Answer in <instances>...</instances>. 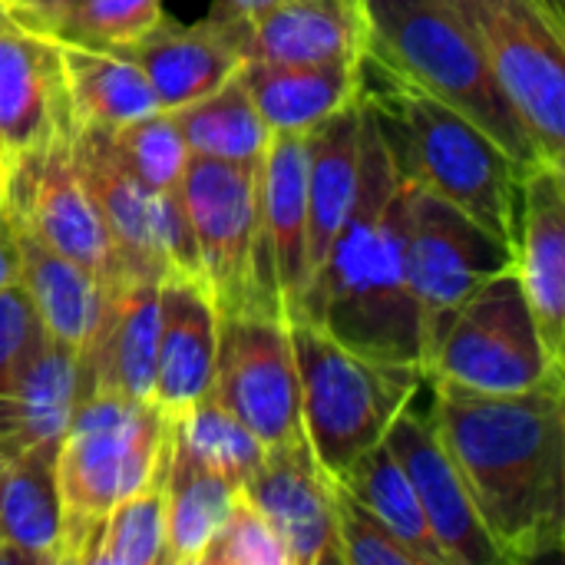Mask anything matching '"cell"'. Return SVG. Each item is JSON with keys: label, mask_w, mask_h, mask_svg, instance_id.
I'll use <instances>...</instances> for the list:
<instances>
[{"label": "cell", "mask_w": 565, "mask_h": 565, "mask_svg": "<svg viewBox=\"0 0 565 565\" xmlns=\"http://www.w3.org/2000/svg\"><path fill=\"white\" fill-rule=\"evenodd\" d=\"M430 420L500 563H536L565 536V374L523 394L430 381Z\"/></svg>", "instance_id": "6da1fadb"}, {"label": "cell", "mask_w": 565, "mask_h": 565, "mask_svg": "<svg viewBox=\"0 0 565 565\" xmlns=\"http://www.w3.org/2000/svg\"><path fill=\"white\" fill-rule=\"evenodd\" d=\"M166 477L116 503L96 526L79 565H162Z\"/></svg>", "instance_id": "d6a6232c"}, {"label": "cell", "mask_w": 565, "mask_h": 565, "mask_svg": "<svg viewBox=\"0 0 565 565\" xmlns=\"http://www.w3.org/2000/svg\"><path fill=\"white\" fill-rule=\"evenodd\" d=\"M556 374L565 364L550 358L513 265L467 298L427 361V381L477 394H523Z\"/></svg>", "instance_id": "9c48e42d"}, {"label": "cell", "mask_w": 565, "mask_h": 565, "mask_svg": "<svg viewBox=\"0 0 565 565\" xmlns=\"http://www.w3.org/2000/svg\"><path fill=\"white\" fill-rule=\"evenodd\" d=\"M106 149L116 162L156 195H172L189 162V146L172 119V113L156 109L116 129H99Z\"/></svg>", "instance_id": "836d02e7"}, {"label": "cell", "mask_w": 565, "mask_h": 565, "mask_svg": "<svg viewBox=\"0 0 565 565\" xmlns=\"http://www.w3.org/2000/svg\"><path fill=\"white\" fill-rule=\"evenodd\" d=\"M242 493L265 513L288 550L291 565H341L338 483L298 437L268 447Z\"/></svg>", "instance_id": "9a60e30c"}, {"label": "cell", "mask_w": 565, "mask_h": 565, "mask_svg": "<svg viewBox=\"0 0 565 565\" xmlns=\"http://www.w3.org/2000/svg\"><path fill=\"white\" fill-rule=\"evenodd\" d=\"M209 397L235 414L265 450L305 437L298 364L281 315L242 311L222 318Z\"/></svg>", "instance_id": "8fae6325"}, {"label": "cell", "mask_w": 565, "mask_h": 565, "mask_svg": "<svg viewBox=\"0 0 565 565\" xmlns=\"http://www.w3.org/2000/svg\"><path fill=\"white\" fill-rule=\"evenodd\" d=\"M222 311L199 275L172 271L159 281V341L152 404L172 420L209 397L215 377Z\"/></svg>", "instance_id": "ac0fdd59"}, {"label": "cell", "mask_w": 565, "mask_h": 565, "mask_svg": "<svg viewBox=\"0 0 565 565\" xmlns=\"http://www.w3.org/2000/svg\"><path fill=\"white\" fill-rule=\"evenodd\" d=\"M175 202L189 228L195 271L222 318L242 311L281 315L262 248L258 162L189 156Z\"/></svg>", "instance_id": "52a82bcc"}, {"label": "cell", "mask_w": 565, "mask_h": 565, "mask_svg": "<svg viewBox=\"0 0 565 565\" xmlns=\"http://www.w3.org/2000/svg\"><path fill=\"white\" fill-rule=\"evenodd\" d=\"M358 99L407 179L513 245L523 169L480 126L401 79L371 53L358 60Z\"/></svg>", "instance_id": "3957f363"}, {"label": "cell", "mask_w": 565, "mask_h": 565, "mask_svg": "<svg viewBox=\"0 0 565 565\" xmlns=\"http://www.w3.org/2000/svg\"><path fill=\"white\" fill-rule=\"evenodd\" d=\"M308 132H268L258 162L262 248L285 321L298 318L308 288Z\"/></svg>", "instance_id": "44dd1931"}, {"label": "cell", "mask_w": 565, "mask_h": 565, "mask_svg": "<svg viewBox=\"0 0 565 565\" xmlns=\"http://www.w3.org/2000/svg\"><path fill=\"white\" fill-rule=\"evenodd\" d=\"M358 60L311 66L245 63L242 83L268 132H311L358 99Z\"/></svg>", "instance_id": "83f0119b"}, {"label": "cell", "mask_w": 565, "mask_h": 565, "mask_svg": "<svg viewBox=\"0 0 565 565\" xmlns=\"http://www.w3.org/2000/svg\"><path fill=\"white\" fill-rule=\"evenodd\" d=\"M172 447L195 460L199 467L225 477L238 490L255 473V467L265 457L262 440L235 417L228 414L215 397H202L185 414L172 417Z\"/></svg>", "instance_id": "1f68e13d"}, {"label": "cell", "mask_w": 565, "mask_h": 565, "mask_svg": "<svg viewBox=\"0 0 565 565\" xmlns=\"http://www.w3.org/2000/svg\"><path fill=\"white\" fill-rule=\"evenodd\" d=\"M172 119L189 146V156L225 162H262L268 129L242 83V73L195 103L172 109Z\"/></svg>", "instance_id": "4dcf8cb0"}, {"label": "cell", "mask_w": 565, "mask_h": 565, "mask_svg": "<svg viewBox=\"0 0 565 565\" xmlns=\"http://www.w3.org/2000/svg\"><path fill=\"white\" fill-rule=\"evenodd\" d=\"M13 242H17V281L23 285L43 324V334L60 348L73 351L76 358H83L103 315L106 278L46 248L36 235H30L20 225H13Z\"/></svg>", "instance_id": "cb8c5ba5"}, {"label": "cell", "mask_w": 565, "mask_h": 565, "mask_svg": "<svg viewBox=\"0 0 565 565\" xmlns=\"http://www.w3.org/2000/svg\"><path fill=\"white\" fill-rule=\"evenodd\" d=\"M0 543L13 563L63 565L56 444L0 460Z\"/></svg>", "instance_id": "4316f807"}, {"label": "cell", "mask_w": 565, "mask_h": 565, "mask_svg": "<svg viewBox=\"0 0 565 565\" xmlns=\"http://www.w3.org/2000/svg\"><path fill=\"white\" fill-rule=\"evenodd\" d=\"M83 397V364L43 338L20 377L0 391V460L40 444H56Z\"/></svg>", "instance_id": "d4e9b609"}, {"label": "cell", "mask_w": 565, "mask_h": 565, "mask_svg": "<svg viewBox=\"0 0 565 565\" xmlns=\"http://www.w3.org/2000/svg\"><path fill=\"white\" fill-rule=\"evenodd\" d=\"M546 162L565 166V26L559 0H447Z\"/></svg>", "instance_id": "ba28073f"}, {"label": "cell", "mask_w": 565, "mask_h": 565, "mask_svg": "<svg viewBox=\"0 0 565 565\" xmlns=\"http://www.w3.org/2000/svg\"><path fill=\"white\" fill-rule=\"evenodd\" d=\"M407 192L411 179L401 172L364 109L354 209L321 271L308 285L298 318L321 324L358 354L424 371L420 311L407 281L404 255Z\"/></svg>", "instance_id": "7a4b0ae2"}, {"label": "cell", "mask_w": 565, "mask_h": 565, "mask_svg": "<svg viewBox=\"0 0 565 565\" xmlns=\"http://www.w3.org/2000/svg\"><path fill=\"white\" fill-rule=\"evenodd\" d=\"M384 444L404 467L420 500L427 530L447 565H497L500 556L477 516L470 490L444 447L430 411L420 414L411 404L391 424Z\"/></svg>", "instance_id": "2e32d148"}, {"label": "cell", "mask_w": 565, "mask_h": 565, "mask_svg": "<svg viewBox=\"0 0 565 565\" xmlns=\"http://www.w3.org/2000/svg\"><path fill=\"white\" fill-rule=\"evenodd\" d=\"M70 129H116L159 109L142 70L113 46L56 40Z\"/></svg>", "instance_id": "484cf974"}, {"label": "cell", "mask_w": 565, "mask_h": 565, "mask_svg": "<svg viewBox=\"0 0 565 565\" xmlns=\"http://www.w3.org/2000/svg\"><path fill=\"white\" fill-rule=\"evenodd\" d=\"M70 132L56 43L0 0V182Z\"/></svg>", "instance_id": "5bb4252c"}, {"label": "cell", "mask_w": 565, "mask_h": 565, "mask_svg": "<svg viewBox=\"0 0 565 565\" xmlns=\"http://www.w3.org/2000/svg\"><path fill=\"white\" fill-rule=\"evenodd\" d=\"M43 324L20 281L0 288V391H7L43 344Z\"/></svg>", "instance_id": "74e56055"}, {"label": "cell", "mask_w": 565, "mask_h": 565, "mask_svg": "<svg viewBox=\"0 0 565 565\" xmlns=\"http://www.w3.org/2000/svg\"><path fill=\"white\" fill-rule=\"evenodd\" d=\"M271 3H278V0H212V17H218V20H248V17L262 13Z\"/></svg>", "instance_id": "60d3db41"}, {"label": "cell", "mask_w": 565, "mask_h": 565, "mask_svg": "<svg viewBox=\"0 0 565 565\" xmlns=\"http://www.w3.org/2000/svg\"><path fill=\"white\" fill-rule=\"evenodd\" d=\"M338 550L341 565H424L377 516L338 487Z\"/></svg>", "instance_id": "8d00e7d4"}, {"label": "cell", "mask_w": 565, "mask_h": 565, "mask_svg": "<svg viewBox=\"0 0 565 565\" xmlns=\"http://www.w3.org/2000/svg\"><path fill=\"white\" fill-rule=\"evenodd\" d=\"M162 17V0H66L46 20L43 33L89 46H122Z\"/></svg>", "instance_id": "e575fe53"}, {"label": "cell", "mask_w": 565, "mask_h": 565, "mask_svg": "<svg viewBox=\"0 0 565 565\" xmlns=\"http://www.w3.org/2000/svg\"><path fill=\"white\" fill-rule=\"evenodd\" d=\"M361 146L364 106L358 99L308 132V285L321 271L354 209L361 182Z\"/></svg>", "instance_id": "603a6c76"}, {"label": "cell", "mask_w": 565, "mask_h": 565, "mask_svg": "<svg viewBox=\"0 0 565 565\" xmlns=\"http://www.w3.org/2000/svg\"><path fill=\"white\" fill-rule=\"evenodd\" d=\"M17 281V242H13V225L7 215H0V288Z\"/></svg>", "instance_id": "ab89813d"}, {"label": "cell", "mask_w": 565, "mask_h": 565, "mask_svg": "<svg viewBox=\"0 0 565 565\" xmlns=\"http://www.w3.org/2000/svg\"><path fill=\"white\" fill-rule=\"evenodd\" d=\"M159 341V281L116 275L106 281L99 324L79 358L83 394L152 401Z\"/></svg>", "instance_id": "d6986e66"}, {"label": "cell", "mask_w": 565, "mask_h": 565, "mask_svg": "<svg viewBox=\"0 0 565 565\" xmlns=\"http://www.w3.org/2000/svg\"><path fill=\"white\" fill-rule=\"evenodd\" d=\"M235 23L245 63L311 66L358 60L364 53L358 0H278Z\"/></svg>", "instance_id": "7402d4cb"}, {"label": "cell", "mask_w": 565, "mask_h": 565, "mask_svg": "<svg viewBox=\"0 0 565 565\" xmlns=\"http://www.w3.org/2000/svg\"><path fill=\"white\" fill-rule=\"evenodd\" d=\"M23 23H30V26H36V30H43L46 26V20L66 3V0H3Z\"/></svg>", "instance_id": "f35d334b"}, {"label": "cell", "mask_w": 565, "mask_h": 565, "mask_svg": "<svg viewBox=\"0 0 565 565\" xmlns=\"http://www.w3.org/2000/svg\"><path fill=\"white\" fill-rule=\"evenodd\" d=\"M202 565H291L288 550L265 513L238 490L222 530L205 550Z\"/></svg>", "instance_id": "d590c367"}, {"label": "cell", "mask_w": 565, "mask_h": 565, "mask_svg": "<svg viewBox=\"0 0 565 565\" xmlns=\"http://www.w3.org/2000/svg\"><path fill=\"white\" fill-rule=\"evenodd\" d=\"M288 331L298 364L301 430L334 480L387 437L427 374L358 354L308 318H291Z\"/></svg>", "instance_id": "8992f818"}, {"label": "cell", "mask_w": 565, "mask_h": 565, "mask_svg": "<svg viewBox=\"0 0 565 565\" xmlns=\"http://www.w3.org/2000/svg\"><path fill=\"white\" fill-rule=\"evenodd\" d=\"M407 281L420 311L424 371L454 315L493 275L513 265V245L490 235L454 202L411 179L404 215Z\"/></svg>", "instance_id": "30bf717a"}, {"label": "cell", "mask_w": 565, "mask_h": 565, "mask_svg": "<svg viewBox=\"0 0 565 565\" xmlns=\"http://www.w3.org/2000/svg\"><path fill=\"white\" fill-rule=\"evenodd\" d=\"M238 487L199 467L172 447L166 473V546L162 565H202L205 550L222 530Z\"/></svg>", "instance_id": "f1b7e54d"}, {"label": "cell", "mask_w": 565, "mask_h": 565, "mask_svg": "<svg viewBox=\"0 0 565 565\" xmlns=\"http://www.w3.org/2000/svg\"><path fill=\"white\" fill-rule=\"evenodd\" d=\"M0 205L13 225L36 235L46 248L73 258L106 281L116 278V248L76 172L70 132L56 136L7 172L0 182Z\"/></svg>", "instance_id": "4fadbf2b"}, {"label": "cell", "mask_w": 565, "mask_h": 565, "mask_svg": "<svg viewBox=\"0 0 565 565\" xmlns=\"http://www.w3.org/2000/svg\"><path fill=\"white\" fill-rule=\"evenodd\" d=\"M172 424L152 401L83 394L56 440L63 565H79L103 516L136 490L162 480Z\"/></svg>", "instance_id": "5b68a950"}, {"label": "cell", "mask_w": 565, "mask_h": 565, "mask_svg": "<svg viewBox=\"0 0 565 565\" xmlns=\"http://www.w3.org/2000/svg\"><path fill=\"white\" fill-rule=\"evenodd\" d=\"M113 50L126 53L142 70L159 109L166 113L218 89L245 66L238 23L212 13L199 23H175L162 17L152 30Z\"/></svg>", "instance_id": "ffe728a7"}, {"label": "cell", "mask_w": 565, "mask_h": 565, "mask_svg": "<svg viewBox=\"0 0 565 565\" xmlns=\"http://www.w3.org/2000/svg\"><path fill=\"white\" fill-rule=\"evenodd\" d=\"M0 215H3V205H0Z\"/></svg>", "instance_id": "7bdbcfd3"}, {"label": "cell", "mask_w": 565, "mask_h": 565, "mask_svg": "<svg viewBox=\"0 0 565 565\" xmlns=\"http://www.w3.org/2000/svg\"><path fill=\"white\" fill-rule=\"evenodd\" d=\"M10 563H13V556H10V553H7V546L0 543V565H10Z\"/></svg>", "instance_id": "b9f144b4"}, {"label": "cell", "mask_w": 565, "mask_h": 565, "mask_svg": "<svg viewBox=\"0 0 565 565\" xmlns=\"http://www.w3.org/2000/svg\"><path fill=\"white\" fill-rule=\"evenodd\" d=\"M364 53L480 126L523 172L546 162L447 0H358Z\"/></svg>", "instance_id": "277c9868"}, {"label": "cell", "mask_w": 565, "mask_h": 565, "mask_svg": "<svg viewBox=\"0 0 565 565\" xmlns=\"http://www.w3.org/2000/svg\"><path fill=\"white\" fill-rule=\"evenodd\" d=\"M513 271L553 361L565 364V166L536 162L520 175Z\"/></svg>", "instance_id": "e0dca14e"}, {"label": "cell", "mask_w": 565, "mask_h": 565, "mask_svg": "<svg viewBox=\"0 0 565 565\" xmlns=\"http://www.w3.org/2000/svg\"><path fill=\"white\" fill-rule=\"evenodd\" d=\"M334 483L351 500H358L371 516H377L397 540H404L424 559V565H447L427 530L414 483L407 480L404 467L384 440L361 454L341 477H334Z\"/></svg>", "instance_id": "f546056e"}, {"label": "cell", "mask_w": 565, "mask_h": 565, "mask_svg": "<svg viewBox=\"0 0 565 565\" xmlns=\"http://www.w3.org/2000/svg\"><path fill=\"white\" fill-rule=\"evenodd\" d=\"M76 172L93 195L116 248V275L156 278L195 271V255L182 209L172 195H156L136 182L106 149L99 129H70Z\"/></svg>", "instance_id": "7c38bea8"}]
</instances>
